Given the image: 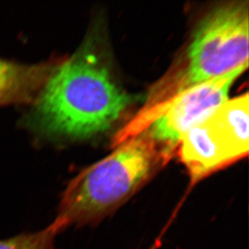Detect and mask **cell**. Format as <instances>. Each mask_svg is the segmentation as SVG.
<instances>
[{"label":"cell","instance_id":"obj_1","mask_svg":"<svg viewBox=\"0 0 249 249\" xmlns=\"http://www.w3.org/2000/svg\"><path fill=\"white\" fill-rule=\"evenodd\" d=\"M133 99L115 82L94 44L52 70L39 94L35 121L50 136L89 138L110 129Z\"/></svg>","mask_w":249,"mask_h":249},{"label":"cell","instance_id":"obj_2","mask_svg":"<svg viewBox=\"0 0 249 249\" xmlns=\"http://www.w3.org/2000/svg\"><path fill=\"white\" fill-rule=\"evenodd\" d=\"M143 131L83 169L66 186L53 223L59 232L95 226L120 209L171 159Z\"/></svg>","mask_w":249,"mask_h":249},{"label":"cell","instance_id":"obj_3","mask_svg":"<svg viewBox=\"0 0 249 249\" xmlns=\"http://www.w3.org/2000/svg\"><path fill=\"white\" fill-rule=\"evenodd\" d=\"M249 27L248 1L228 2L212 10L195 31L186 67L174 77L167 97L239 69L247 70Z\"/></svg>","mask_w":249,"mask_h":249},{"label":"cell","instance_id":"obj_4","mask_svg":"<svg viewBox=\"0 0 249 249\" xmlns=\"http://www.w3.org/2000/svg\"><path fill=\"white\" fill-rule=\"evenodd\" d=\"M245 71L239 69L190 87L153 108L141 111L118 133L116 141L124 142L145 131L165 153L173 157L184 136L228 101L231 87Z\"/></svg>","mask_w":249,"mask_h":249},{"label":"cell","instance_id":"obj_5","mask_svg":"<svg viewBox=\"0 0 249 249\" xmlns=\"http://www.w3.org/2000/svg\"><path fill=\"white\" fill-rule=\"evenodd\" d=\"M249 93L228 99L205 122L233 163L249 154Z\"/></svg>","mask_w":249,"mask_h":249},{"label":"cell","instance_id":"obj_6","mask_svg":"<svg viewBox=\"0 0 249 249\" xmlns=\"http://www.w3.org/2000/svg\"><path fill=\"white\" fill-rule=\"evenodd\" d=\"M176 153L188 173L192 186L234 164L212 137L205 121L184 136Z\"/></svg>","mask_w":249,"mask_h":249},{"label":"cell","instance_id":"obj_7","mask_svg":"<svg viewBox=\"0 0 249 249\" xmlns=\"http://www.w3.org/2000/svg\"><path fill=\"white\" fill-rule=\"evenodd\" d=\"M49 66H25L0 59V103L32 99L47 81Z\"/></svg>","mask_w":249,"mask_h":249},{"label":"cell","instance_id":"obj_8","mask_svg":"<svg viewBox=\"0 0 249 249\" xmlns=\"http://www.w3.org/2000/svg\"><path fill=\"white\" fill-rule=\"evenodd\" d=\"M59 231L53 223L33 233H22L7 240H0V249H54V240Z\"/></svg>","mask_w":249,"mask_h":249}]
</instances>
